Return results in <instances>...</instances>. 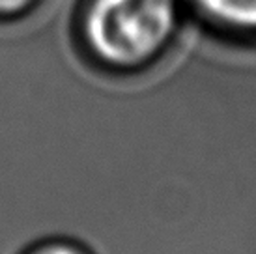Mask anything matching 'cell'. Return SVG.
Masks as SVG:
<instances>
[{
	"label": "cell",
	"instance_id": "6da1fadb",
	"mask_svg": "<svg viewBox=\"0 0 256 254\" xmlns=\"http://www.w3.org/2000/svg\"><path fill=\"white\" fill-rule=\"evenodd\" d=\"M182 8L184 0H82L75 17L77 45L107 71L144 70L174 43Z\"/></svg>",
	"mask_w": 256,
	"mask_h": 254
},
{
	"label": "cell",
	"instance_id": "7a4b0ae2",
	"mask_svg": "<svg viewBox=\"0 0 256 254\" xmlns=\"http://www.w3.org/2000/svg\"><path fill=\"white\" fill-rule=\"evenodd\" d=\"M212 26L243 38H256V0H184Z\"/></svg>",
	"mask_w": 256,
	"mask_h": 254
},
{
	"label": "cell",
	"instance_id": "3957f363",
	"mask_svg": "<svg viewBox=\"0 0 256 254\" xmlns=\"http://www.w3.org/2000/svg\"><path fill=\"white\" fill-rule=\"evenodd\" d=\"M47 4V0H0V26H15L30 21Z\"/></svg>",
	"mask_w": 256,
	"mask_h": 254
},
{
	"label": "cell",
	"instance_id": "277c9868",
	"mask_svg": "<svg viewBox=\"0 0 256 254\" xmlns=\"http://www.w3.org/2000/svg\"><path fill=\"white\" fill-rule=\"evenodd\" d=\"M32 254H84L82 250L72 247V245H64V243H52V245H45V247L38 248Z\"/></svg>",
	"mask_w": 256,
	"mask_h": 254
}]
</instances>
